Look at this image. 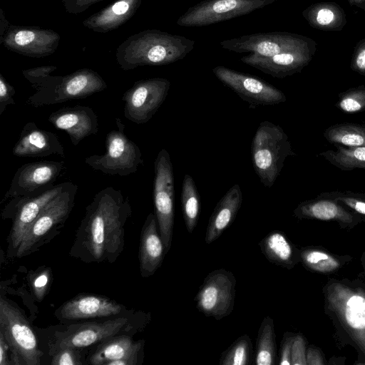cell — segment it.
Listing matches in <instances>:
<instances>
[{
  "instance_id": "33",
  "label": "cell",
  "mask_w": 365,
  "mask_h": 365,
  "mask_svg": "<svg viewBox=\"0 0 365 365\" xmlns=\"http://www.w3.org/2000/svg\"><path fill=\"white\" fill-rule=\"evenodd\" d=\"M181 202L186 229L192 233L199 217L200 198L193 178L189 174H185L183 178Z\"/></svg>"
},
{
  "instance_id": "42",
  "label": "cell",
  "mask_w": 365,
  "mask_h": 365,
  "mask_svg": "<svg viewBox=\"0 0 365 365\" xmlns=\"http://www.w3.org/2000/svg\"><path fill=\"white\" fill-rule=\"evenodd\" d=\"M15 93L14 86L6 80L2 73H0V115L4 112L7 106L15 104L14 99Z\"/></svg>"
},
{
  "instance_id": "18",
  "label": "cell",
  "mask_w": 365,
  "mask_h": 365,
  "mask_svg": "<svg viewBox=\"0 0 365 365\" xmlns=\"http://www.w3.org/2000/svg\"><path fill=\"white\" fill-rule=\"evenodd\" d=\"M60 39V35L52 29L10 24L0 43L19 54L43 58L56 51Z\"/></svg>"
},
{
  "instance_id": "45",
  "label": "cell",
  "mask_w": 365,
  "mask_h": 365,
  "mask_svg": "<svg viewBox=\"0 0 365 365\" xmlns=\"http://www.w3.org/2000/svg\"><path fill=\"white\" fill-rule=\"evenodd\" d=\"M294 336L285 333L282 340L279 351L280 365H291V351Z\"/></svg>"
},
{
  "instance_id": "19",
  "label": "cell",
  "mask_w": 365,
  "mask_h": 365,
  "mask_svg": "<svg viewBox=\"0 0 365 365\" xmlns=\"http://www.w3.org/2000/svg\"><path fill=\"white\" fill-rule=\"evenodd\" d=\"M133 312L105 296L81 294L66 302L56 310L54 314L61 321H78L115 317Z\"/></svg>"
},
{
  "instance_id": "21",
  "label": "cell",
  "mask_w": 365,
  "mask_h": 365,
  "mask_svg": "<svg viewBox=\"0 0 365 365\" xmlns=\"http://www.w3.org/2000/svg\"><path fill=\"white\" fill-rule=\"evenodd\" d=\"M145 341H134L131 334H121L104 341L90 356L92 365H138L143 361Z\"/></svg>"
},
{
  "instance_id": "47",
  "label": "cell",
  "mask_w": 365,
  "mask_h": 365,
  "mask_svg": "<svg viewBox=\"0 0 365 365\" xmlns=\"http://www.w3.org/2000/svg\"><path fill=\"white\" fill-rule=\"evenodd\" d=\"M307 363V364H324L322 358L319 353L312 348H309L306 353Z\"/></svg>"
},
{
  "instance_id": "28",
  "label": "cell",
  "mask_w": 365,
  "mask_h": 365,
  "mask_svg": "<svg viewBox=\"0 0 365 365\" xmlns=\"http://www.w3.org/2000/svg\"><path fill=\"white\" fill-rule=\"evenodd\" d=\"M302 16L311 26L323 31H340L346 24L344 11L334 2L312 4L302 11Z\"/></svg>"
},
{
  "instance_id": "37",
  "label": "cell",
  "mask_w": 365,
  "mask_h": 365,
  "mask_svg": "<svg viewBox=\"0 0 365 365\" xmlns=\"http://www.w3.org/2000/svg\"><path fill=\"white\" fill-rule=\"evenodd\" d=\"M317 197L334 199L355 212L365 216V193L335 190L323 192Z\"/></svg>"
},
{
  "instance_id": "22",
  "label": "cell",
  "mask_w": 365,
  "mask_h": 365,
  "mask_svg": "<svg viewBox=\"0 0 365 365\" xmlns=\"http://www.w3.org/2000/svg\"><path fill=\"white\" fill-rule=\"evenodd\" d=\"M48 120L57 129L66 131L73 145H78L82 140L98 131V116L86 106L60 108L51 113Z\"/></svg>"
},
{
  "instance_id": "7",
  "label": "cell",
  "mask_w": 365,
  "mask_h": 365,
  "mask_svg": "<svg viewBox=\"0 0 365 365\" xmlns=\"http://www.w3.org/2000/svg\"><path fill=\"white\" fill-rule=\"evenodd\" d=\"M0 332L10 349L11 365H38L43 352L36 336L22 312L9 300L1 297Z\"/></svg>"
},
{
  "instance_id": "43",
  "label": "cell",
  "mask_w": 365,
  "mask_h": 365,
  "mask_svg": "<svg viewBox=\"0 0 365 365\" xmlns=\"http://www.w3.org/2000/svg\"><path fill=\"white\" fill-rule=\"evenodd\" d=\"M350 67L354 71L365 76V39L361 40L356 44Z\"/></svg>"
},
{
  "instance_id": "49",
  "label": "cell",
  "mask_w": 365,
  "mask_h": 365,
  "mask_svg": "<svg viewBox=\"0 0 365 365\" xmlns=\"http://www.w3.org/2000/svg\"><path fill=\"white\" fill-rule=\"evenodd\" d=\"M351 6L365 10V0H348Z\"/></svg>"
},
{
  "instance_id": "11",
  "label": "cell",
  "mask_w": 365,
  "mask_h": 365,
  "mask_svg": "<svg viewBox=\"0 0 365 365\" xmlns=\"http://www.w3.org/2000/svg\"><path fill=\"white\" fill-rule=\"evenodd\" d=\"M170 81L152 78L135 81L123 95L124 116L136 124L148 122L165 101Z\"/></svg>"
},
{
  "instance_id": "14",
  "label": "cell",
  "mask_w": 365,
  "mask_h": 365,
  "mask_svg": "<svg viewBox=\"0 0 365 365\" xmlns=\"http://www.w3.org/2000/svg\"><path fill=\"white\" fill-rule=\"evenodd\" d=\"M236 283L232 272L225 269L210 272L195 297L197 308L216 320L228 316L234 308Z\"/></svg>"
},
{
  "instance_id": "39",
  "label": "cell",
  "mask_w": 365,
  "mask_h": 365,
  "mask_svg": "<svg viewBox=\"0 0 365 365\" xmlns=\"http://www.w3.org/2000/svg\"><path fill=\"white\" fill-rule=\"evenodd\" d=\"M57 69L56 66H41L22 71V75L37 91L43 82Z\"/></svg>"
},
{
  "instance_id": "41",
  "label": "cell",
  "mask_w": 365,
  "mask_h": 365,
  "mask_svg": "<svg viewBox=\"0 0 365 365\" xmlns=\"http://www.w3.org/2000/svg\"><path fill=\"white\" fill-rule=\"evenodd\" d=\"M292 365H306L305 341L302 336L297 334L294 336L291 351Z\"/></svg>"
},
{
  "instance_id": "15",
  "label": "cell",
  "mask_w": 365,
  "mask_h": 365,
  "mask_svg": "<svg viewBox=\"0 0 365 365\" xmlns=\"http://www.w3.org/2000/svg\"><path fill=\"white\" fill-rule=\"evenodd\" d=\"M222 48L236 53L268 57L285 51L300 48L316 44L304 36L288 32L258 33L224 40L220 43Z\"/></svg>"
},
{
  "instance_id": "36",
  "label": "cell",
  "mask_w": 365,
  "mask_h": 365,
  "mask_svg": "<svg viewBox=\"0 0 365 365\" xmlns=\"http://www.w3.org/2000/svg\"><path fill=\"white\" fill-rule=\"evenodd\" d=\"M336 106L345 113H356L365 110V86L351 88L339 93Z\"/></svg>"
},
{
  "instance_id": "2",
  "label": "cell",
  "mask_w": 365,
  "mask_h": 365,
  "mask_svg": "<svg viewBox=\"0 0 365 365\" xmlns=\"http://www.w3.org/2000/svg\"><path fill=\"white\" fill-rule=\"evenodd\" d=\"M195 41L158 29L133 34L117 48L120 68L129 71L143 66H163L184 58L193 49Z\"/></svg>"
},
{
  "instance_id": "31",
  "label": "cell",
  "mask_w": 365,
  "mask_h": 365,
  "mask_svg": "<svg viewBox=\"0 0 365 365\" xmlns=\"http://www.w3.org/2000/svg\"><path fill=\"white\" fill-rule=\"evenodd\" d=\"M336 150H328L319 153V155L331 165L343 171H349L357 168L365 169V146L345 147L334 145Z\"/></svg>"
},
{
  "instance_id": "16",
  "label": "cell",
  "mask_w": 365,
  "mask_h": 365,
  "mask_svg": "<svg viewBox=\"0 0 365 365\" xmlns=\"http://www.w3.org/2000/svg\"><path fill=\"white\" fill-rule=\"evenodd\" d=\"M212 72L220 81L252 107L274 106L287 101L281 90L256 76L223 66L213 68Z\"/></svg>"
},
{
  "instance_id": "27",
  "label": "cell",
  "mask_w": 365,
  "mask_h": 365,
  "mask_svg": "<svg viewBox=\"0 0 365 365\" xmlns=\"http://www.w3.org/2000/svg\"><path fill=\"white\" fill-rule=\"evenodd\" d=\"M346 207L334 199L317 197L316 199L299 204L294 210V215L299 219L335 220L344 224H351L355 221L356 217Z\"/></svg>"
},
{
  "instance_id": "26",
  "label": "cell",
  "mask_w": 365,
  "mask_h": 365,
  "mask_svg": "<svg viewBox=\"0 0 365 365\" xmlns=\"http://www.w3.org/2000/svg\"><path fill=\"white\" fill-rule=\"evenodd\" d=\"M242 203V192L238 184L232 185L216 205L208 221L205 242L216 240L232 224Z\"/></svg>"
},
{
  "instance_id": "1",
  "label": "cell",
  "mask_w": 365,
  "mask_h": 365,
  "mask_svg": "<svg viewBox=\"0 0 365 365\" xmlns=\"http://www.w3.org/2000/svg\"><path fill=\"white\" fill-rule=\"evenodd\" d=\"M132 215L128 198L112 186L98 192L86 207L69 255L84 263H114L125 245V225Z\"/></svg>"
},
{
  "instance_id": "3",
  "label": "cell",
  "mask_w": 365,
  "mask_h": 365,
  "mask_svg": "<svg viewBox=\"0 0 365 365\" xmlns=\"http://www.w3.org/2000/svg\"><path fill=\"white\" fill-rule=\"evenodd\" d=\"M150 319V313L133 312L105 321L71 324L63 331L54 334L53 343L49 346V354L51 355L65 346L82 349L118 335H133L143 330Z\"/></svg>"
},
{
  "instance_id": "44",
  "label": "cell",
  "mask_w": 365,
  "mask_h": 365,
  "mask_svg": "<svg viewBox=\"0 0 365 365\" xmlns=\"http://www.w3.org/2000/svg\"><path fill=\"white\" fill-rule=\"evenodd\" d=\"M105 0H61L68 14H78L86 11L93 4Z\"/></svg>"
},
{
  "instance_id": "38",
  "label": "cell",
  "mask_w": 365,
  "mask_h": 365,
  "mask_svg": "<svg viewBox=\"0 0 365 365\" xmlns=\"http://www.w3.org/2000/svg\"><path fill=\"white\" fill-rule=\"evenodd\" d=\"M31 287L35 298L41 302L46 295L52 282V271L50 267L38 268L31 277Z\"/></svg>"
},
{
  "instance_id": "48",
  "label": "cell",
  "mask_w": 365,
  "mask_h": 365,
  "mask_svg": "<svg viewBox=\"0 0 365 365\" xmlns=\"http://www.w3.org/2000/svg\"><path fill=\"white\" fill-rule=\"evenodd\" d=\"M10 24H11L7 20L3 9H0V39L2 38Z\"/></svg>"
},
{
  "instance_id": "34",
  "label": "cell",
  "mask_w": 365,
  "mask_h": 365,
  "mask_svg": "<svg viewBox=\"0 0 365 365\" xmlns=\"http://www.w3.org/2000/svg\"><path fill=\"white\" fill-rule=\"evenodd\" d=\"M252 345L250 336L244 334L237 338L222 352L220 365H248L251 364Z\"/></svg>"
},
{
  "instance_id": "9",
  "label": "cell",
  "mask_w": 365,
  "mask_h": 365,
  "mask_svg": "<svg viewBox=\"0 0 365 365\" xmlns=\"http://www.w3.org/2000/svg\"><path fill=\"white\" fill-rule=\"evenodd\" d=\"M153 202L159 232L167 254L170 247L175 215L173 164L168 151L161 149L154 162Z\"/></svg>"
},
{
  "instance_id": "4",
  "label": "cell",
  "mask_w": 365,
  "mask_h": 365,
  "mask_svg": "<svg viewBox=\"0 0 365 365\" xmlns=\"http://www.w3.org/2000/svg\"><path fill=\"white\" fill-rule=\"evenodd\" d=\"M253 168L260 182L271 187L279 175L285 160L294 155L288 135L272 122L259 123L251 144Z\"/></svg>"
},
{
  "instance_id": "40",
  "label": "cell",
  "mask_w": 365,
  "mask_h": 365,
  "mask_svg": "<svg viewBox=\"0 0 365 365\" xmlns=\"http://www.w3.org/2000/svg\"><path fill=\"white\" fill-rule=\"evenodd\" d=\"M53 365H82L80 349L65 346L55 351L52 354Z\"/></svg>"
},
{
  "instance_id": "10",
  "label": "cell",
  "mask_w": 365,
  "mask_h": 365,
  "mask_svg": "<svg viewBox=\"0 0 365 365\" xmlns=\"http://www.w3.org/2000/svg\"><path fill=\"white\" fill-rule=\"evenodd\" d=\"M63 162L42 160L22 165L15 173L1 202L11 199L4 208L36 196L54 186L63 170Z\"/></svg>"
},
{
  "instance_id": "29",
  "label": "cell",
  "mask_w": 365,
  "mask_h": 365,
  "mask_svg": "<svg viewBox=\"0 0 365 365\" xmlns=\"http://www.w3.org/2000/svg\"><path fill=\"white\" fill-rule=\"evenodd\" d=\"M262 253L269 262L288 269L296 263L297 257L293 245L280 231H272L259 242Z\"/></svg>"
},
{
  "instance_id": "5",
  "label": "cell",
  "mask_w": 365,
  "mask_h": 365,
  "mask_svg": "<svg viewBox=\"0 0 365 365\" xmlns=\"http://www.w3.org/2000/svg\"><path fill=\"white\" fill-rule=\"evenodd\" d=\"M77 190V185L66 182L64 188L46 205L27 231L14 257L37 252L60 233L74 206Z\"/></svg>"
},
{
  "instance_id": "17",
  "label": "cell",
  "mask_w": 365,
  "mask_h": 365,
  "mask_svg": "<svg viewBox=\"0 0 365 365\" xmlns=\"http://www.w3.org/2000/svg\"><path fill=\"white\" fill-rule=\"evenodd\" d=\"M62 182L30 198L24 200L15 205L4 208L3 218H12L13 223L7 237V252L9 257H14L26 233L36 221L46 205L66 186Z\"/></svg>"
},
{
  "instance_id": "23",
  "label": "cell",
  "mask_w": 365,
  "mask_h": 365,
  "mask_svg": "<svg viewBox=\"0 0 365 365\" xmlns=\"http://www.w3.org/2000/svg\"><path fill=\"white\" fill-rule=\"evenodd\" d=\"M12 153L22 158H43L51 155L65 156L64 148L57 135L38 128L34 122L25 124Z\"/></svg>"
},
{
  "instance_id": "12",
  "label": "cell",
  "mask_w": 365,
  "mask_h": 365,
  "mask_svg": "<svg viewBox=\"0 0 365 365\" xmlns=\"http://www.w3.org/2000/svg\"><path fill=\"white\" fill-rule=\"evenodd\" d=\"M277 0H205L190 7L177 21L180 26H208L264 8Z\"/></svg>"
},
{
  "instance_id": "32",
  "label": "cell",
  "mask_w": 365,
  "mask_h": 365,
  "mask_svg": "<svg viewBox=\"0 0 365 365\" xmlns=\"http://www.w3.org/2000/svg\"><path fill=\"white\" fill-rule=\"evenodd\" d=\"M275 332L272 317L266 316L259 328L255 346V363L257 365L275 364Z\"/></svg>"
},
{
  "instance_id": "20",
  "label": "cell",
  "mask_w": 365,
  "mask_h": 365,
  "mask_svg": "<svg viewBox=\"0 0 365 365\" xmlns=\"http://www.w3.org/2000/svg\"><path fill=\"white\" fill-rule=\"evenodd\" d=\"M316 46L288 50L268 57L250 53L240 61L274 78H283L301 72L311 61Z\"/></svg>"
},
{
  "instance_id": "35",
  "label": "cell",
  "mask_w": 365,
  "mask_h": 365,
  "mask_svg": "<svg viewBox=\"0 0 365 365\" xmlns=\"http://www.w3.org/2000/svg\"><path fill=\"white\" fill-rule=\"evenodd\" d=\"M300 257L304 264L317 272L327 273L339 267V262L331 255L316 250H303Z\"/></svg>"
},
{
  "instance_id": "46",
  "label": "cell",
  "mask_w": 365,
  "mask_h": 365,
  "mask_svg": "<svg viewBox=\"0 0 365 365\" xmlns=\"http://www.w3.org/2000/svg\"><path fill=\"white\" fill-rule=\"evenodd\" d=\"M0 365H11L9 346L0 332Z\"/></svg>"
},
{
  "instance_id": "13",
  "label": "cell",
  "mask_w": 365,
  "mask_h": 365,
  "mask_svg": "<svg viewBox=\"0 0 365 365\" xmlns=\"http://www.w3.org/2000/svg\"><path fill=\"white\" fill-rule=\"evenodd\" d=\"M327 299L329 309L365 353V295L340 283H332L327 287Z\"/></svg>"
},
{
  "instance_id": "8",
  "label": "cell",
  "mask_w": 365,
  "mask_h": 365,
  "mask_svg": "<svg viewBox=\"0 0 365 365\" xmlns=\"http://www.w3.org/2000/svg\"><path fill=\"white\" fill-rule=\"evenodd\" d=\"M115 123L117 128L106 135L105 153L90 155L85 163L106 175L128 176L136 173L144 160L139 146L125 135L121 119L116 118Z\"/></svg>"
},
{
  "instance_id": "25",
  "label": "cell",
  "mask_w": 365,
  "mask_h": 365,
  "mask_svg": "<svg viewBox=\"0 0 365 365\" xmlns=\"http://www.w3.org/2000/svg\"><path fill=\"white\" fill-rule=\"evenodd\" d=\"M143 0H115L83 21L87 29L106 33L124 24L136 13Z\"/></svg>"
},
{
  "instance_id": "30",
  "label": "cell",
  "mask_w": 365,
  "mask_h": 365,
  "mask_svg": "<svg viewBox=\"0 0 365 365\" xmlns=\"http://www.w3.org/2000/svg\"><path fill=\"white\" fill-rule=\"evenodd\" d=\"M323 135L329 143L334 145L365 146V123H336L324 130Z\"/></svg>"
},
{
  "instance_id": "24",
  "label": "cell",
  "mask_w": 365,
  "mask_h": 365,
  "mask_svg": "<svg viewBox=\"0 0 365 365\" xmlns=\"http://www.w3.org/2000/svg\"><path fill=\"white\" fill-rule=\"evenodd\" d=\"M165 254L155 214L150 212L140 232L138 257L141 277L147 278L153 275L161 267Z\"/></svg>"
},
{
  "instance_id": "6",
  "label": "cell",
  "mask_w": 365,
  "mask_h": 365,
  "mask_svg": "<svg viewBox=\"0 0 365 365\" xmlns=\"http://www.w3.org/2000/svg\"><path fill=\"white\" fill-rule=\"evenodd\" d=\"M107 88L96 71L81 68L66 76H50L40 88L30 96L26 103L33 107L54 105L87 98Z\"/></svg>"
}]
</instances>
